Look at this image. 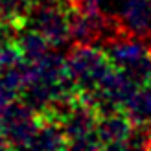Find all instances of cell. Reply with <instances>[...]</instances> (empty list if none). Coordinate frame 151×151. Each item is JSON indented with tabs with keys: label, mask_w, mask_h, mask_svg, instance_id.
<instances>
[{
	"label": "cell",
	"mask_w": 151,
	"mask_h": 151,
	"mask_svg": "<svg viewBox=\"0 0 151 151\" xmlns=\"http://www.w3.org/2000/svg\"><path fill=\"white\" fill-rule=\"evenodd\" d=\"M66 61L78 88L87 94L96 92L103 78L114 66L107 52L96 44H72Z\"/></svg>",
	"instance_id": "obj_1"
},
{
	"label": "cell",
	"mask_w": 151,
	"mask_h": 151,
	"mask_svg": "<svg viewBox=\"0 0 151 151\" xmlns=\"http://www.w3.org/2000/svg\"><path fill=\"white\" fill-rule=\"evenodd\" d=\"M29 24L50 42L52 48H61L68 41H72L70 15L66 0L65 2L39 4L29 17Z\"/></svg>",
	"instance_id": "obj_2"
},
{
	"label": "cell",
	"mask_w": 151,
	"mask_h": 151,
	"mask_svg": "<svg viewBox=\"0 0 151 151\" xmlns=\"http://www.w3.org/2000/svg\"><path fill=\"white\" fill-rule=\"evenodd\" d=\"M0 127L6 133L11 147H32L33 137L39 127L37 112L24 100H17L2 111Z\"/></svg>",
	"instance_id": "obj_3"
},
{
	"label": "cell",
	"mask_w": 151,
	"mask_h": 151,
	"mask_svg": "<svg viewBox=\"0 0 151 151\" xmlns=\"http://www.w3.org/2000/svg\"><path fill=\"white\" fill-rule=\"evenodd\" d=\"M137 122L125 109H105L98 120V138L101 149L133 147Z\"/></svg>",
	"instance_id": "obj_4"
},
{
	"label": "cell",
	"mask_w": 151,
	"mask_h": 151,
	"mask_svg": "<svg viewBox=\"0 0 151 151\" xmlns=\"http://www.w3.org/2000/svg\"><path fill=\"white\" fill-rule=\"evenodd\" d=\"M116 20L122 33L151 42V0H124Z\"/></svg>",
	"instance_id": "obj_5"
},
{
	"label": "cell",
	"mask_w": 151,
	"mask_h": 151,
	"mask_svg": "<svg viewBox=\"0 0 151 151\" xmlns=\"http://www.w3.org/2000/svg\"><path fill=\"white\" fill-rule=\"evenodd\" d=\"M17 41H19V46L22 50V55H24V61L26 63H37L48 54V48L50 42L44 39V37L37 32V29H28L24 28L22 32L17 35Z\"/></svg>",
	"instance_id": "obj_6"
},
{
	"label": "cell",
	"mask_w": 151,
	"mask_h": 151,
	"mask_svg": "<svg viewBox=\"0 0 151 151\" xmlns=\"http://www.w3.org/2000/svg\"><path fill=\"white\" fill-rule=\"evenodd\" d=\"M125 111L137 124L151 122V83L137 88L129 103L125 105Z\"/></svg>",
	"instance_id": "obj_7"
},
{
	"label": "cell",
	"mask_w": 151,
	"mask_h": 151,
	"mask_svg": "<svg viewBox=\"0 0 151 151\" xmlns=\"http://www.w3.org/2000/svg\"><path fill=\"white\" fill-rule=\"evenodd\" d=\"M22 63H26V61H24L22 50L19 46L17 37L0 41V72L9 70L13 66H19Z\"/></svg>",
	"instance_id": "obj_8"
},
{
	"label": "cell",
	"mask_w": 151,
	"mask_h": 151,
	"mask_svg": "<svg viewBox=\"0 0 151 151\" xmlns=\"http://www.w3.org/2000/svg\"><path fill=\"white\" fill-rule=\"evenodd\" d=\"M0 149H11L9 140L6 138V133L2 131V127H0Z\"/></svg>",
	"instance_id": "obj_9"
},
{
	"label": "cell",
	"mask_w": 151,
	"mask_h": 151,
	"mask_svg": "<svg viewBox=\"0 0 151 151\" xmlns=\"http://www.w3.org/2000/svg\"><path fill=\"white\" fill-rule=\"evenodd\" d=\"M26 2H28V4H29V6H32L33 9H35V7H37V6L41 4V0H26Z\"/></svg>",
	"instance_id": "obj_10"
}]
</instances>
